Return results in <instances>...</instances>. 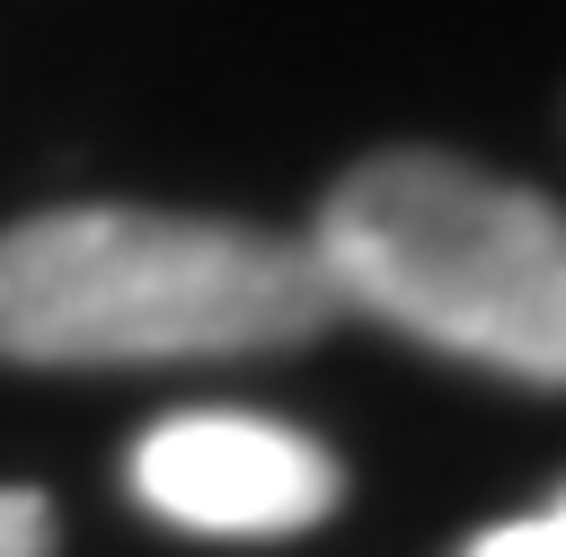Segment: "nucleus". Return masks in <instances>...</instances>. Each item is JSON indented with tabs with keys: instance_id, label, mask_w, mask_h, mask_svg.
I'll return each instance as SVG.
<instances>
[{
	"instance_id": "nucleus-4",
	"label": "nucleus",
	"mask_w": 566,
	"mask_h": 557,
	"mask_svg": "<svg viewBox=\"0 0 566 557\" xmlns=\"http://www.w3.org/2000/svg\"><path fill=\"white\" fill-rule=\"evenodd\" d=\"M460 557H566V495H557V504H539V513H513V522L478 530Z\"/></svg>"
},
{
	"instance_id": "nucleus-1",
	"label": "nucleus",
	"mask_w": 566,
	"mask_h": 557,
	"mask_svg": "<svg viewBox=\"0 0 566 557\" xmlns=\"http://www.w3.org/2000/svg\"><path fill=\"white\" fill-rule=\"evenodd\" d=\"M336 327V292L301 239L71 203L0 230V362L35 371H142V362H230L283 354Z\"/></svg>"
},
{
	"instance_id": "nucleus-3",
	"label": "nucleus",
	"mask_w": 566,
	"mask_h": 557,
	"mask_svg": "<svg viewBox=\"0 0 566 557\" xmlns=\"http://www.w3.org/2000/svg\"><path fill=\"white\" fill-rule=\"evenodd\" d=\"M124 486L150 522L195 539H292L345 504V469L318 433L256 407H186L159 416L124 451Z\"/></svg>"
},
{
	"instance_id": "nucleus-5",
	"label": "nucleus",
	"mask_w": 566,
	"mask_h": 557,
	"mask_svg": "<svg viewBox=\"0 0 566 557\" xmlns=\"http://www.w3.org/2000/svg\"><path fill=\"white\" fill-rule=\"evenodd\" d=\"M0 557H53V504L35 486H0Z\"/></svg>"
},
{
	"instance_id": "nucleus-2",
	"label": "nucleus",
	"mask_w": 566,
	"mask_h": 557,
	"mask_svg": "<svg viewBox=\"0 0 566 557\" xmlns=\"http://www.w3.org/2000/svg\"><path fill=\"white\" fill-rule=\"evenodd\" d=\"M336 309H371L398 336L566 389V212L451 150H380L336 177L301 239Z\"/></svg>"
}]
</instances>
